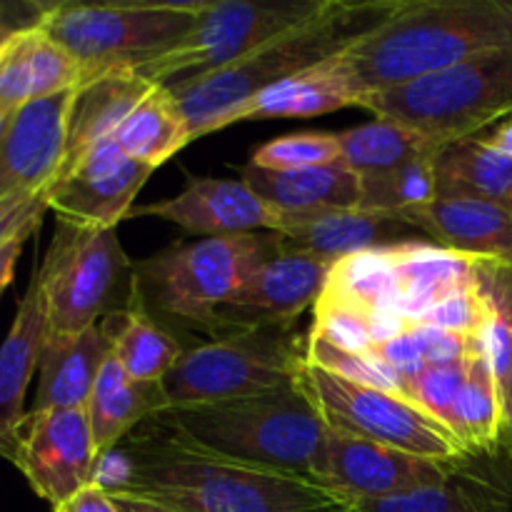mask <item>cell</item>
Segmentation results:
<instances>
[{
	"label": "cell",
	"mask_w": 512,
	"mask_h": 512,
	"mask_svg": "<svg viewBox=\"0 0 512 512\" xmlns=\"http://www.w3.org/2000/svg\"><path fill=\"white\" fill-rule=\"evenodd\" d=\"M120 448L108 493L175 512H353V503L305 475L275 473L183 445L145 420Z\"/></svg>",
	"instance_id": "obj_1"
},
{
	"label": "cell",
	"mask_w": 512,
	"mask_h": 512,
	"mask_svg": "<svg viewBox=\"0 0 512 512\" xmlns=\"http://www.w3.org/2000/svg\"><path fill=\"white\" fill-rule=\"evenodd\" d=\"M500 48H512V0H405L335 63L363 100Z\"/></svg>",
	"instance_id": "obj_2"
},
{
	"label": "cell",
	"mask_w": 512,
	"mask_h": 512,
	"mask_svg": "<svg viewBox=\"0 0 512 512\" xmlns=\"http://www.w3.org/2000/svg\"><path fill=\"white\" fill-rule=\"evenodd\" d=\"M403 3L405 0H330L323 13L278 35L228 68L170 85L168 90L188 120L190 140L228 128L233 115L255 95L345 53L350 45L393 18Z\"/></svg>",
	"instance_id": "obj_3"
},
{
	"label": "cell",
	"mask_w": 512,
	"mask_h": 512,
	"mask_svg": "<svg viewBox=\"0 0 512 512\" xmlns=\"http://www.w3.org/2000/svg\"><path fill=\"white\" fill-rule=\"evenodd\" d=\"M150 423L215 458L305 478H313L328 430L298 383L253 398L165 408Z\"/></svg>",
	"instance_id": "obj_4"
},
{
	"label": "cell",
	"mask_w": 512,
	"mask_h": 512,
	"mask_svg": "<svg viewBox=\"0 0 512 512\" xmlns=\"http://www.w3.org/2000/svg\"><path fill=\"white\" fill-rule=\"evenodd\" d=\"M285 250L280 233H240L175 243L135 265V293L150 318L218 338V313Z\"/></svg>",
	"instance_id": "obj_5"
},
{
	"label": "cell",
	"mask_w": 512,
	"mask_h": 512,
	"mask_svg": "<svg viewBox=\"0 0 512 512\" xmlns=\"http://www.w3.org/2000/svg\"><path fill=\"white\" fill-rule=\"evenodd\" d=\"M203 3H50L38 28L78 60L85 85L110 73H143L165 58L193 33Z\"/></svg>",
	"instance_id": "obj_6"
},
{
	"label": "cell",
	"mask_w": 512,
	"mask_h": 512,
	"mask_svg": "<svg viewBox=\"0 0 512 512\" xmlns=\"http://www.w3.org/2000/svg\"><path fill=\"white\" fill-rule=\"evenodd\" d=\"M358 108L438 143L475 138L512 115V48L488 50L428 78L368 93Z\"/></svg>",
	"instance_id": "obj_7"
},
{
	"label": "cell",
	"mask_w": 512,
	"mask_h": 512,
	"mask_svg": "<svg viewBox=\"0 0 512 512\" xmlns=\"http://www.w3.org/2000/svg\"><path fill=\"white\" fill-rule=\"evenodd\" d=\"M308 338L295 323L235 330L188 348L163 378L168 408L253 398L298 383Z\"/></svg>",
	"instance_id": "obj_8"
},
{
	"label": "cell",
	"mask_w": 512,
	"mask_h": 512,
	"mask_svg": "<svg viewBox=\"0 0 512 512\" xmlns=\"http://www.w3.org/2000/svg\"><path fill=\"white\" fill-rule=\"evenodd\" d=\"M35 270L43 280L53 338L83 333L138 303L135 263L120 245L118 228L85 230L58 223Z\"/></svg>",
	"instance_id": "obj_9"
},
{
	"label": "cell",
	"mask_w": 512,
	"mask_h": 512,
	"mask_svg": "<svg viewBox=\"0 0 512 512\" xmlns=\"http://www.w3.org/2000/svg\"><path fill=\"white\" fill-rule=\"evenodd\" d=\"M298 388L328 428L433 460H465L473 455L443 423L405 395L355 383L308 360L300 368Z\"/></svg>",
	"instance_id": "obj_10"
},
{
	"label": "cell",
	"mask_w": 512,
	"mask_h": 512,
	"mask_svg": "<svg viewBox=\"0 0 512 512\" xmlns=\"http://www.w3.org/2000/svg\"><path fill=\"white\" fill-rule=\"evenodd\" d=\"M328 5L330 0H205L193 33L140 75L170 88L215 73L315 18Z\"/></svg>",
	"instance_id": "obj_11"
},
{
	"label": "cell",
	"mask_w": 512,
	"mask_h": 512,
	"mask_svg": "<svg viewBox=\"0 0 512 512\" xmlns=\"http://www.w3.org/2000/svg\"><path fill=\"white\" fill-rule=\"evenodd\" d=\"M465 460L423 458L328 428L315 455L313 480L350 503H358L445 483L450 475L458 473Z\"/></svg>",
	"instance_id": "obj_12"
},
{
	"label": "cell",
	"mask_w": 512,
	"mask_h": 512,
	"mask_svg": "<svg viewBox=\"0 0 512 512\" xmlns=\"http://www.w3.org/2000/svg\"><path fill=\"white\" fill-rule=\"evenodd\" d=\"M13 465L53 508L95 483L98 448L88 410H28L18 430Z\"/></svg>",
	"instance_id": "obj_13"
},
{
	"label": "cell",
	"mask_w": 512,
	"mask_h": 512,
	"mask_svg": "<svg viewBox=\"0 0 512 512\" xmlns=\"http://www.w3.org/2000/svg\"><path fill=\"white\" fill-rule=\"evenodd\" d=\"M340 260L285 248L265 263L218 313V338L258 325L295 323L328 288Z\"/></svg>",
	"instance_id": "obj_14"
},
{
	"label": "cell",
	"mask_w": 512,
	"mask_h": 512,
	"mask_svg": "<svg viewBox=\"0 0 512 512\" xmlns=\"http://www.w3.org/2000/svg\"><path fill=\"white\" fill-rule=\"evenodd\" d=\"M153 170L120 153L115 143H103L50 185L48 205L58 223L85 230L118 228Z\"/></svg>",
	"instance_id": "obj_15"
},
{
	"label": "cell",
	"mask_w": 512,
	"mask_h": 512,
	"mask_svg": "<svg viewBox=\"0 0 512 512\" xmlns=\"http://www.w3.org/2000/svg\"><path fill=\"white\" fill-rule=\"evenodd\" d=\"M153 215L198 238L240 233H280L283 210L260 198L245 180L190 178L183 193L158 203L138 205L128 218Z\"/></svg>",
	"instance_id": "obj_16"
},
{
	"label": "cell",
	"mask_w": 512,
	"mask_h": 512,
	"mask_svg": "<svg viewBox=\"0 0 512 512\" xmlns=\"http://www.w3.org/2000/svg\"><path fill=\"white\" fill-rule=\"evenodd\" d=\"M75 90L15 110L0 140V198L50 190L65 163Z\"/></svg>",
	"instance_id": "obj_17"
},
{
	"label": "cell",
	"mask_w": 512,
	"mask_h": 512,
	"mask_svg": "<svg viewBox=\"0 0 512 512\" xmlns=\"http://www.w3.org/2000/svg\"><path fill=\"white\" fill-rule=\"evenodd\" d=\"M285 248L308 250L323 258L345 260L353 255L403 248V245H433L413 223L400 215L370 213L360 208H320L285 213Z\"/></svg>",
	"instance_id": "obj_18"
},
{
	"label": "cell",
	"mask_w": 512,
	"mask_h": 512,
	"mask_svg": "<svg viewBox=\"0 0 512 512\" xmlns=\"http://www.w3.org/2000/svg\"><path fill=\"white\" fill-rule=\"evenodd\" d=\"M45 338H48V308L38 270L30 278L28 290L15 310L13 325L0 345V458H15L18 430L23 425L25 393L40 365Z\"/></svg>",
	"instance_id": "obj_19"
},
{
	"label": "cell",
	"mask_w": 512,
	"mask_h": 512,
	"mask_svg": "<svg viewBox=\"0 0 512 512\" xmlns=\"http://www.w3.org/2000/svg\"><path fill=\"white\" fill-rule=\"evenodd\" d=\"M473 455L445 483L378 500H358L353 512H512V460Z\"/></svg>",
	"instance_id": "obj_20"
},
{
	"label": "cell",
	"mask_w": 512,
	"mask_h": 512,
	"mask_svg": "<svg viewBox=\"0 0 512 512\" xmlns=\"http://www.w3.org/2000/svg\"><path fill=\"white\" fill-rule=\"evenodd\" d=\"M433 245L480 260L512 263V213L470 198H435L405 215Z\"/></svg>",
	"instance_id": "obj_21"
},
{
	"label": "cell",
	"mask_w": 512,
	"mask_h": 512,
	"mask_svg": "<svg viewBox=\"0 0 512 512\" xmlns=\"http://www.w3.org/2000/svg\"><path fill=\"white\" fill-rule=\"evenodd\" d=\"M388 305L408 323L475 278V258L438 245H403L385 250Z\"/></svg>",
	"instance_id": "obj_22"
},
{
	"label": "cell",
	"mask_w": 512,
	"mask_h": 512,
	"mask_svg": "<svg viewBox=\"0 0 512 512\" xmlns=\"http://www.w3.org/2000/svg\"><path fill=\"white\" fill-rule=\"evenodd\" d=\"M80 65L38 25L20 30L0 53V110L13 115L23 105L78 90Z\"/></svg>",
	"instance_id": "obj_23"
},
{
	"label": "cell",
	"mask_w": 512,
	"mask_h": 512,
	"mask_svg": "<svg viewBox=\"0 0 512 512\" xmlns=\"http://www.w3.org/2000/svg\"><path fill=\"white\" fill-rule=\"evenodd\" d=\"M110 355L103 325L78 335H48L40 353L33 410H85L100 368Z\"/></svg>",
	"instance_id": "obj_24"
},
{
	"label": "cell",
	"mask_w": 512,
	"mask_h": 512,
	"mask_svg": "<svg viewBox=\"0 0 512 512\" xmlns=\"http://www.w3.org/2000/svg\"><path fill=\"white\" fill-rule=\"evenodd\" d=\"M153 85L140 73H110L80 85L70 110L68 150L58 178L73 170L90 150L110 143L123 120L153 90Z\"/></svg>",
	"instance_id": "obj_25"
},
{
	"label": "cell",
	"mask_w": 512,
	"mask_h": 512,
	"mask_svg": "<svg viewBox=\"0 0 512 512\" xmlns=\"http://www.w3.org/2000/svg\"><path fill=\"white\" fill-rule=\"evenodd\" d=\"M168 408L163 385L138 383L123 370V365L108 355L100 368L88 403V420L93 430L98 460L113 453L135 428Z\"/></svg>",
	"instance_id": "obj_26"
},
{
	"label": "cell",
	"mask_w": 512,
	"mask_h": 512,
	"mask_svg": "<svg viewBox=\"0 0 512 512\" xmlns=\"http://www.w3.org/2000/svg\"><path fill=\"white\" fill-rule=\"evenodd\" d=\"M243 180L260 198L285 213L358 208L360 203V175L343 160L298 170H265L245 165Z\"/></svg>",
	"instance_id": "obj_27"
},
{
	"label": "cell",
	"mask_w": 512,
	"mask_h": 512,
	"mask_svg": "<svg viewBox=\"0 0 512 512\" xmlns=\"http://www.w3.org/2000/svg\"><path fill=\"white\" fill-rule=\"evenodd\" d=\"M358 100L348 75L338 68L333 58L255 95L243 110L233 115L230 125L243 123V120L313 118V115H325L340 108H353V105L358 108Z\"/></svg>",
	"instance_id": "obj_28"
},
{
	"label": "cell",
	"mask_w": 512,
	"mask_h": 512,
	"mask_svg": "<svg viewBox=\"0 0 512 512\" xmlns=\"http://www.w3.org/2000/svg\"><path fill=\"white\" fill-rule=\"evenodd\" d=\"M438 198H470L512 213V158L480 135L445 145L435 158Z\"/></svg>",
	"instance_id": "obj_29"
},
{
	"label": "cell",
	"mask_w": 512,
	"mask_h": 512,
	"mask_svg": "<svg viewBox=\"0 0 512 512\" xmlns=\"http://www.w3.org/2000/svg\"><path fill=\"white\" fill-rule=\"evenodd\" d=\"M505 430L503 383L488 348V333L480 335L468 358L463 390L455 403V438L473 455L498 453Z\"/></svg>",
	"instance_id": "obj_30"
},
{
	"label": "cell",
	"mask_w": 512,
	"mask_h": 512,
	"mask_svg": "<svg viewBox=\"0 0 512 512\" xmlns=\"http://www.w3.org/2000/svg\"><path fill=\"white\" fill-rule=\"evenodd\" d=\"M100 325L110 340L113 358L138 383H163L185 353L178 338L150 318L140 303L100 320Z\"/></svg>",
	"instance_id": "obj_31"
},
{
	"label": "cell",
	"mask_w": 512,
	"mask_h": 512,
	"mask_svg": "<svg viewBox=\"0 0 512 512\" xmlns=\"http://www.w3.org/2000/svg\"><path fill=\"white\" fill-rule=\"evenodd\" d=\"M110 143L130 160L160 168L190 143L188 120L165 85H153L148 95L123 120Z\"/></svg>",
	"instance_id": "obj_32"
},
{
	"label": "cell",
	"mask_w": 512,
	"mask_h": 512,
	"mask_svg": "<svg viewBox=\"0 0 512 512\" xmlns=\"http://www.w3.org/2000/svg\"><path fill=\"white\" fill-rule=\"evenodd\" d=\"M340 160L358 175L380 173L413 160L435 158L443 143L405 123L378 118L338 133Z\"/></svg>",
	"instance_id": "obj_33"
},
{
	"label": "cell",
	"mask_w": 512,
	"mask_h": 512,
	"mask_svg": "<svg viewBox=\"0 0 512 512\" xmlns=\"http://www.w3.org/2000/svg\"><path fill=\"white\" fill-rule=\"evenodd\" d=\"M438 158V155H435ZM435 158L413 160L398 168L360 175V210L405 218L438 198Z\"/></svg>",
	"instance_id": "obj_34"
},
{
	"label": "cell",
	"mask_w": 512,
	"mask_h": 512,
	"mask_svg": "<svg viewBox=\"0 0 512 512\" xmlns=\"http://www.w3.org/2000/svg\"><path fill=\"white\" fill-rule=\"evenodd\" d=\"M475 270L493 303L488 348L500 383H503L505 425H508L512 423V263L475 258Z\"/></svg>",
	"instance_id": "obj_35"
},
{
	"label": "cell",
	"mask_w": 512,
	"mask_h": 512,
	"mask_svg": "<svg viewBox=\"0 0 512 512\" xmlns=\"http://www.w3.org/2000/svg\"><path fill=\"white\" fill-rule=\"evenodd\" d=\"M340 160L338 133H293L260 145L248 165L265 170H298Z\"/></svg>",
	"instance_id": "obj_36"
},
{
	"label": "cell",
	"mask_w": 512,
	"mask_h": 512,
	"mask_svg": "<svg viewBox=\"0 0 512 512\" xmlns=\"http://www.w3.org/2000/svg\"><path fill=\"white\" fill-rule=\"evenodd\" d=\"M415 323L433 325V328H443L460 335L488 333L490 323H493V303H490V295L485 293L483 283H480L478 270H475V278L470 280V283L453 290L448 298H443L438 305H433V308H430L423 318L415 320Z\"/></svg>",
	"instance_id": "obj_37"
},
{
	"label": "cell",
	"mask_w": 512,
	"mask_h": 512,
	"mask_svg": "<svg viewBox=\"0 0 512 512\" xmlns=\"http://www.w3.org/2000/svg\"><path fill=\"white\" fill-rule=\"evenodd\" d=\"M308 363L320 365V368L330 370L335 375H343L348 380H355V383H365L373 385V388L405 395L398 375L385 368L378 358H373L370 353L340 348V345L330 343L323 335H308Z\"/></svg>",
	"instance_id": "obj_38"
},
{
	"label": "cell",
	"mask_w": 512,
	"mask_h": 512,
	"mask_svg": "<svg viewBox=\"0 0 512 512\" xmlns=\"http://www.w3.org/2000/svg\"><path fill=\"white\" fill-rule=\"evenodd\" d=\"M465 373H468V360L458 365H443V368L428 365V368L405 388V398L413 400L420 410H425L430 418L443 423L445 428L453 433L455 403H458L460 390H463Z\"/></svg>",
	"instance_id": "obj_39"
},
{
	"label": "cell",
	"mask_w": 512,
	"mask_h": 512,
	"mask_svg": "<svg viewBox=\"0 0 512 512\" xmlns=\"http://www.w3.org/2000/svg\"><path fill=\"white\" fill-rule=\"evenodd\" d=\"M48 190L0 198V250L18 238H30L48 213Z\"/></svg>",
	"instance_id": "obj_40"
},
{
	"label": "cell",
	"mask_w": 512,
	"mask_h": 512,
	"mask_svg": "<svg viewBox=\"0 0 512 512\" xmlns=\"http://www.w3.org/2000/svg\"><path fill=\"white\" fill-rule=\"evenodd\" d=\"M408 328L413 333L415 343H418L420 353H423L425 365H435V368L465 363L480 338V335H460L420 323H408Z\"/></svg>",
	"instance_id": "obj_41"
},
{
	"label": "cell",
	"mask_w": 512,
	"mask_h": 512,
	"mask_svg": "<svg viewBox=\"0 0 512 512\" xmlns=\"http://www.w3.org/2000/svg\"><path fill=\"white\" fill-rule=\"evenodd\" d=\"M368 353L373 355V358H378L385 368L393 370V373L398 375L400 383H403V390L408 388V385L413 383L425 368H428L418 343H415L413 333H410V328H405L403 333L393 335V338L383 340V343L373 345Z\"/></svg>",
	"instance_id": "obj_42"
},
{
	"label": "cell",
	"mask_w": 512,
	"mask_h": 512,
	"mask_svg": "<svg viewBox=\"0 0 512 512\" xmlns=\"http://www.w3.org/2000/svg\"><path fill=\"white\" fill-rule=\"evenodd\" d=\"M53 512H120L115 505L113 495L105 488H100L98 483L88 485L80 493H75L73 498L65 500L63 505L53 508Z\"/></svg>",
	"instance_id": "obj_43"
},
{
	"label": "cell",
	"mask_w": 512,
	"mask_h": 512,
	"mask_svg": "<svg viewBox=\"0 0 512 512\" xmlns=\"http://www.w3.org/2000/svg\"><path fill=\"white\" fill-rule=\"evenodd\" d=\"M25 240H28V238H18V240H13V243H8L3 250H0V298H3L5 288L13 283L15 263H18L20 253H23Z\"/></svg>",
	"instance_id": "obj_44"
},
{
	"label": "cell",
	"mask_w": 512,
	"mask_h": 512,
	"mask_svg": "<svg viewBox=\"0 0 512 512\" xmlns=\"http://www.w3.org/2000/svg\"><path fill=\"white\" fill-rule=\"evenodd\" d=\"M480 138H483L485 143L493 145V148H498L500 153L510 155L512 158V115H508L505 120H500V123L493 125L490 130H485Z\"/></svg>",
	"instance_id": "obj_45"
},
{
	"label": "cell",
	"mask_w": 512,
	"mask_h": 512,
	"mask_svg": "<svg viewBox=\"0 0 512 512\" xmlns=\"http://www.w3.org/2000/svg\"><path fill=\"white\" fill-rule=\"evenodd\" d=\"M113 495L115 505H118L120 512H175L170 508H163L158 503H150V500L143 498H133V495H120V493H110Z\"/></svg>",
	"instance_id": "obj_46"
},
{
	"label": "cell",
	"mask_w": 512,
	"mask_h": 512,
	"mask_svg": "<svg viewBox=\"0 0 512 512\" xmlns=\"http://www.w3.org/2000/svg\"><path fill=\"white\" fill-rule=\"evenodd\" d=\"M33 25L35 23H25V20L10 18L8 10L0 5V53H3L5 45H8L10 40L20 33V30H28V28H33Z\"/></svg>",
	"instance_id": "obj_47"
},
{
	"label": "cell",
	"mask_w": 512,
	"mask_h": 512,
	"mask_svg": "<svg viewBox=\"0 0 512 512\" xmlns=\"http://www.w3.org/2000/svg\"><path fill=\"white\" fill-rule=\"evenodd\" d=\"M500 450L512 460V423L505 425L503 430V438H500Z\"/></svg>",
	"instance_id": "obj_48"
},
{
	"label": "cell",
	"mask_w": 512,
	"mask_h": 512,
	"mask_svg": "<svg viewBox=\"0 0 512 512\" xmlns=\"http://www.w3.org/2000/svg\"><path fill=\"white\" fill-rule=\"evenodd\" d=\"M8 120H10V115H8V113H3V110H0V140H3L5 128H8Z\"/></svg>",
	"instance_id": "obj_49"
}]
</instances>
